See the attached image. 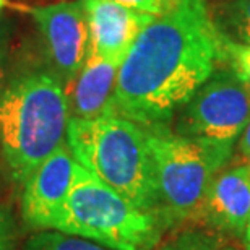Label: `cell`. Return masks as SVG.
I'll return each mask as SVG.
<instances>
[{"mask_svg":"<svg viewBox=\"0 0 250 250\" xmlns=\"http://www.w3.org/2000/svg\"><path fill=\"white\" fill-rule=\"evenodd\" d=\"M167 226L163 214L135 207L77 163L72 188L54 231L111 250H154Z\"/></svg>","mask_w":250,"mask_h":250,"instance_id":"obj_4","label":"cell"},{"mask_svg":"<svg viewBox=\"0 0 250 250\" xmlns=\"http://www.w3.org/2000/svg\"><path fill=\"white\" fill-rule=\"evenodd\" d=\"M31 15L42 34L54 75L67 88L88 56V23L82 0L31 8Z\"/></svg>","mask_w":250,"mask_h":250,"instance_id":"obj_7","label":"cell"},{"mask_svg":"<svg viewBox=\"0 0 250 250\" xmlns=\"http://www.w3.org/2000/svg\"><path fill=\"white\" fill-rule=\"evenodd\" d=\"M67 146L80 166L130 203L159 213L154 169L143 127L119 116L72 117Z\"/></svg>","mask_w":250,"mask_h":250,"instance_id":"obj_3","label":"cell"},{"mask_svg":"<svg viewBox=\"0 0 250 250\" xmlns=\"http://www.w3.org/2000/svg\"><path fill=\"white\" fill-rule=\"evenodd\" d=\"M198 219L216 231L242 236L250 219V163L218 172Z\"/></svg>","mask_w":250,"mask_h":250,"instance_id":"obj_10","label":"cell"},{"mask_svg":"<svg viewBox=\"0 0 250 250\" xmlns=\"http://www.w3.org/2000/svg\"><path fill=\"white\" fill-rule=\"evenodd\" d=\"M23 250H111L88 239L65 234L61 231H42L34 234L24 244Z\"/></svg>","mask_w":250,"mask_h":250,"instance_id":"obj_12","label":"cell"},{"mask_svg":"<svg viewBox=\"0 0 250 250\" xmlns=\"http://www.w3.org/2000/svg\"><path fill=\"white\" fill-rule=\"evenodd\" d=\"M70 119L65 86L54 73L34 72L8 82L0 96V148L15 182L24 184L62 146Z\"/></svg>","mask_w":250,"mask_h":250,"instance_id":"obj_2","label":"cell"},{"mask_svg":"<svg viewBox=\"0 0 250 250\" xmlns=\"http://www.w3.org/2000/svg\"><path fill=\"white\" fill-rule=\"evenodd\" d=\"M121 63L88 54L82 70L65 88L75 119L112 116V96Z\"/></svg>","mask_w":250,"mask_h":250,"instance_id":"obj_11","label":"cell"},{"mask_svg":"<svg viewBox=\"0 0 250 250\" xmlns=\"http://www.w3.org/2000/svg\"><path fill=\"white\" fill-rule=\"evenodd\" d=\"M239 148H241V153L246 156L249 161H250V119L246 125L242 132V137H241V143H239Z\"/></svg>","mask_w":250,"mask_h":250,"instance_id":"obj_18","label":"cell"},{"mask_svg":"<svg viewBox=\"0 0 250 250\" xmlns=\"http://www.w3.org/2000/svg\"><path fill=\"white\" fill-rule=\"evenodd\" d=\"M145 130L159 213L167 224L198 219L208 188L228 164L234 145L182 137L166 125Z\"/></svg>","mask_w":250,"mask_h":250,"instance_id":"obj_5","label":"cell"},{"mask_svg":"<svg viewBox=\"0 0 250 250\" xmlns=\"http://www.w3.org/2000/svg\"><path fill=\"white\" fill-rule=\"evenodd\" d=\"M5 68H7V51H5V47H0V96H2V91L5 88Z\"/></svg>","mask_w":250,"mask_h":250,"instance_id":"obj_19","label":"cell"},{"mask_svg":"<svg viewBox=\"0 0 250 250\" xmlns=\"http://www.w3.org/2000/svg\"><path fill=\"white\" fill-rule=\"evenodd\" d=\"M154 250H234L221 237L211 232L198 231V229H186L167 241L159 242Z\"/></svg>","mask_w":250,"mask_h":250,"instance_id":"obj_13","label":"cell"},{"mask_svg":"<svg viewBox=\"0 0 250 250\" xmlns=\"http://www.w3.org/2000/svg\"><path fill=\"white\" fill-rule=\"evenodd\" d=\"M8 0H0V10H3L5 7H8Z\"/></svg>","mask_w":250,"mask_h":250,"instance_id":"obj_22","label":"cell"},{"mask_svg":"<svg viewBox=\"0 0 250 250\" xmlns=\"http://www.w3.org/2000/svg\"><path fill=\"white\" fill-rule=\"evenodd\" d=\"M0 250H13L12 219L3 208H0Z\"/></svg>","mask_w":250,"mask_h":250,"instance_id":"obj_17","label":"cell"},{"mask_svg":"<svg viewBox=\"0 0 250 250\" xmlns=\"http://www.w3.org/2000/svg\"><path fill=\"white\" fill-rule=\"evenodd\" d=\"M224 62V36L207 0H179L145 26L119 67L112 116L166 125Z\"/></svg>","mask_w":250,"mask_h":250,"instance_id":"obj_1","label":"cell"},{"mask_svg":"<svg viewBox=\"0 0 250 250\" xmlns=\"http://www.w3.org/2000/svg\"><path fill=\"white\" fill-rule=\"evenodd\" d=\"M221 65L179 109L176 133L229 145L242 135L250 119V88Z\"/></svg>","mask_w":250,"mask_h":250,"instance_id":"obj_6","label":"cell"},{"mask_svg":"<svg viewBox=\"0 0 250 250\" xmlns=\"http://www.w3.org/2000/svg\"><path fill=\"white\" fill-rule=\"evenodd\" d=\"M223 17V36L234 42L250 44V0H231Z\"/></svg>","mask_w":250,"mask_h":250,"instance_id":"obj_14","label":"cell"},{"mask_svg":"<svg viewBox=\"0 0 250 250\" xmlns=\"http://www.w3.org/2000/svg\"><path fill=\"white\" fill-rule=\"evenodd\" d=\"M114 2L138 10V12L153 15V17H159V15L166 13L167 10H171L179 0H114Z\"/></svg>","mask_w":250,"mask_h":250,"instance_id":"obj_16","label":"cell"},{"mask_svg":"<svg viewBox=\"0 0 250 250\" xmlns=\"http://www.w3.org/2000/svg\"><path fill=\"white\" fill-rule=\"evenodd\" d=\"M75 167L72 151L62 145L29 174L23 184L21 213L31 228L54 229L72 188Z\"/></svg>","mask_w":250,"mask_h":250,"instance_id":"obj_8","label":"cell"},{"mask_svg":"<svg viewBox=\"0 0 250 250\" xmlns=\"http://www.w3.org/2000/svg\"><path fill=\"white\" fill-rule=\"evenodd\" d=\"M82 3L88 23V54L119 63L140 31L154 18L114 0H82Z\"/></svg>","mask_w":250,"mask_h":250,"instance_id":"obj_9","label":"cell"},{"mask_svg":"<svg viewBox=\"0 0 250 250\" xmlns=\"http://www.w3.org/2000/svg\"><path fill=\"white\" fill-rule=\"evenodd\" d=\"M224 62L250 88V44L234 42L224 38Z\"/></svg>","mask_w":250,"mask_h":250,"instance_id":"obj_15","label":"cell"},{"mask_svg":"<svg viewBox=\"0 0 250 250\" xmlns=\"http://www.w3.org/2000/svg\"><path fill=\"white\" fill-rule=\"evenodd\" d=\"M8 33H10L8 23L3 18H0V47H3V44L8 38Z\"/></svg>","mask_w":250,"mask_h":250,"instance_id":"obj_20","label":"cell"},{"mask_svg":"<svg viewBox=\"0 0 250 250\" xmlns=\"http://www.w3.org/2000/svg\"><path fill=\"white\" fill-rule=\"evenodd\" d=\"M244 241H246V247H247V250H250V219H249V223H247L246 232H244Z\"/></svg>","mask_w":250,"mask_h":250,"instance_id":"obj_21","label":"cell"}]
</instances>
